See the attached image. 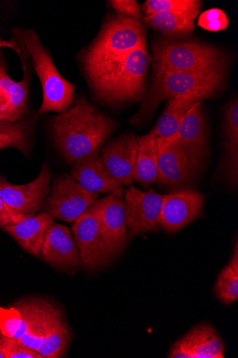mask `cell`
<instances>
[{"instance_id": "12", "label": "cell", "mask_w": 238, "mask_h": 358, "mask_svg": "<svg viewBox=\"0 0 238 358\" xmlns=\"http://www.w3.org/2000/svg\"><path fill=\"white\" fill-rule=\"evenodd\" d=\"M52 173L45 162L39 176L31 182L17 185L0 177V197L13 209L24 215H36L43 210L51 192Z\"/></svg>"}, {"instance_id": "18", "label": "cell", "mask_w": 238, "mask_h": 358, "mask_svg": "<svg viewBox=\"0 0 238 358\" xmlns=\"http://www.w3.org/2000/svg\"><path fill=\"white\" fill-rule=\"evenodd\" d=\"M71 176L90 192L120 198L124 196L126 190L124 186L111 176L98 153L89 155L75 162Z\"/></svg>"}, {"instance_id": "36", "label": "cell", "mask_w": 238, "mask_h": 358, "mask_svg": "<svg viewBox=\"0 0 238 358\" xmlns=\"http://www.w3.org/2000/svg\"><path fill=\"white\" fill-rule=\"evenodd\" d=\"M0 358H5L1 351H0Z\"/></svg>"}, {"instance_id": "10", "label": "cell", "mask_w": 238, "mask_h": 358, "mask_svg": "<svg viewBox=\"0 0 238 358\" xmlns=\"http://www.w3.org/2000/svg\"><path fill=\"white\" fill-rule=\"evenodd\" d=\"M124 197L128 238L160 229L164 195L153 189L146 192L130 185Z\"/></svg>"}, {"instance_id": "23", "label": "cell", "mask_w": 238, "mask_h": 358, "mask_svg": "<svg viewBox=\"0 0 238 358\" xmlns=\"http://www.w3.org/2000/svg\"><path fill=\"white\" fill-rule=\"evenodd\" d=\"M200 10L172 11L156 13L143 18L144 22L168 38L182 40L191 35L194 21Z\"/></svg>"}, {"instance_id": "17", "label": "cell", "mask_w": 238, "mask_h": 358, "mask_svg": "<svg viewBox=\"0 0 238 358\" xmlns=\"http://www.w3.org/2000/svg\"><path fill=\"white\" fill-rule=\"evenodd\" d=\"M224 344L209 324L197 325L172 348V358H223Z\"/></svg>"}, {"instance_id": "6", "label": "cell", "mask_w": 238, "mask_h": 358, "mask_svg": "<svg viewBox=\"0 0 238 358\" xmlns=\"http://www.w3.org/2000/svg\"><path fill=\"white\" fill-rule=\"evenodd\" d=\"M146 43L140 21L119 15L106 20L84 54L85 70L121 57Z\"/></svg>"}, {"instance_id": "4", "label": "cell", "mask_w": 238, "mask_h": 358, "mask_svg": "<svg viewBox=\"0 0 238 358\" xmlns=\"http://www.w3.org/2000/svg\"><path fill=\"white\" fill-rule=\"evenodd\" d=\"M156 73H225L228 59L219 49L195 41L161 38L152 47Z\"/></svg>"}, {"instance_id": "11", "label": "cell", "mask_w": 238, "mask_h": 358, "mask_svg": "<svg viewBox=\"0 0 238 358\" xmlns=\"http://www.w3.org/2000/svg\"><path fill=\"white\" fill-rule=\"evenodd\" d=\"M6 47L13 48L19 55L24 76L16 82L8 76L4 61H0V120L20 121L27 109L31 64L25 53L15 41L6 42Z\"/></svg>"}, {"instance_id": "35", "label": "cell", "mask_w": 238, "mask_h": 358, "mask_svg": "<svg viewBox=\"0 0 238 358\" xmlns=\"http://www.w3.org/2000/svg\"><path fill=\"white\" fill-rule=\"evenodd\" d=\"M4 42L5 41H3L0 40V61H1L3 59L2 57H1V56H2L1 49L3 48H4Z\"/></svg>"}, {"instance_id": "32", "label": "cell", "mask_w": 238, "mask_h": 358, "mask_svg": "<svg viewBox=\"0 0 238 358\" xmlns=\"http://www.w3.org/2000/svg\"><path fill=\"white\" fill-rule=\"evenodd\" d=\"M33 215L22 214L8 206L0 197V229L14 225Z\"/></svg>"}, {"instance_id": "33", "label": "cell", "mask_w": 238, "mask_h": 358, "mask_svg": "<svg viewBox=\"0 0 238 358\" xmlns=\"http://www.w3.org/2000/svg\"><path fill=\"white\" fill-rule=\"evenodd\" d=\"M7 148H15L23 152L24 155H27V153L30 151V149L15 139H9L0 141V150Z\"/></svg>"}, {"instance_id": "14", "label": "cell", "mask_w": 238, "mask_h": 358, "mask_svg": "<svg viewBox=\"0 0 238 358\" xmlns=\"http://www.w3.org/2000/svg\"><path fill=\"white\" fill-rule=\"evenodd\" d=\"M137 154V137L128 133L109 141L100 157L111 176L124 187L132 185Z\"/></svg>"}, {"instance_id": "5", "label": "cell", "mask_w": 238, "mask_h": 358, "mask_svg": "<svg viewBox=\"0 0 238 358\" xmlns=\"http://www.w3.org/2000/svg\"><path fill=\"white\" fill-rule=\"evenodd\" d=\"M225 73H156L149 92L139 112L130 123L142 124L155 112L158 104L197 90H209L218 92L223 87Z\"/></svg>"}, {"instance_id": "24", "label": "cell", "mask_w": 238, "mask_h": 358, "mask_svg": "<svg viewBox=\"0 0 238 358\" xmlns=\"http://www.w3.org/2000/svg\"><path fill=\"white\" fill-rule=\"evenodd\" d=\"M138 154L133 180L145 189L156 182L158 175V148L157 140L149 134L137 137Z\"/></svg>"}, {"instance_id": "26", "label": "cell", "mask_w": 238, "mask_h": 358, "mask_svg": "<svg viewBox=\"0 0 238 358\" xmlns=\"http://www.w3.org/2000/svg\"><path fill=\"white\" fill-rule=\"evenodd\" d=\"M215 292L219 300L225 304L235 302L238 299V250L237 243L230 262L221 273Z\"/></svg>"}, {"instance_id": "19", "label": "cell", "mask_w": 238, "mask_h": 358, "mask_svg": "<svg viewBox=\"0 0 238 358\" xmlns=\"http://www.w3.org/2000/svg\"><path fill=\"white\" fill-rule=\"evenodd\" d=\"M94 203L102 230L116 256L124 250L128 239L124 201L122 198L108 194Z\"/></svg>"}, {"instance_id": "31", "label": "cell", "mask_w": 238, "mask_h": 358, "mask_svg": "<svg viewBox=\"0 0 238 358\" xmlns=\"http://www.w3.org/2000/svg\"><path fill=\"white\" fill-rule=\"evenodd\" d=\"M109 3L119 15L140 22L143 20L140 6L135 0H112Z\"/></svg>"}, {"instance_id": "7", "label": "cell", "mask_w": 238, "mask_h": 358, "mask_svg": "<svg viewBox=\"0 0 238 358\" xmlns=\"http://www.w3.org/2000/svg\"><path fill=\"white\" fill-rule=\"evenodd\" d=\"M94 203L72 227L80 265L89 271L105 266L115 257L102 230Z\"/></svg>"}, {"instance_id": "16", "label": "cell", "mask_w": 238, "mask_h": 358, "mask_svg": "<svg viewBox=\"0 0 238 358\" xmlns=\"http://www.w3.org/2000/svg\"><path fill=\"white\" fill-rule=\"evenodd\" d=\"M41 258L58 270L75 272L79 268V251L67 227L55 222L50 227L45 235Z\"/></svg>"}, {"instance_id": "21", "label": "cell", "mask_w": 238, "mask_h": 358, "mask_svg": "<svg viewBox=\"0 0 238 358\" xmlns=\"http://www.w3.org/2000/svg\"><path fill=\"white\" fill-rule=\"evenodd\" d=\"M54 223L47 213L33 215L20 222L3 229L26 252L38 258L42 256V248L47 231Z\"/></svg>"}, {"instance_id": "9", "label": "cell", "mask_w": 238, "mask_h": 358, "mask_svg": "<svg viewBox=\"0 0 238 358\" xmlns=\"http://www.w3.org/2000/svg\"><path fill=\"white\" fill-rule=\"evenodd\" d=\"M158 148V185L172 191L192 188L204 166L203 162L180 147L156 139Z\"/></svg>"}, {"instance_id": "28", "label": "cell", "mask_w": 238, "mask_h": 358, "mask_svg": "<svg viewBox=\"0 0 238 358\" xmlns=\"http://www.w3.org/2000/svg\"><path fill=\"white\" fill-rule=\"evenodd\" d=\"M0 351L5 358H43L37 350L22 344L19 340L4 336L1 332Z\"/></svg>"}, {"instance_id": "3", "label": "cell", "mask_w": 238, "mask_h": 358, "mask_svg": "<svg viewBox=\"0 0 238 358\" xmlns=\"http://www.w3.org/2000/svg\"><path fill=\"white\" fill-rule=\"evenodd\" d=\"M16 43L25 52L34 71L40 79L43 101L39 113H64L73 104L76 86L64 79L57 69L49 51L36 31L15 27L12 31Z\"/></svg>"}, {"instance_id": "29", "label": "cell", "mask_w": 238, "mask_h": 358, "mask_svg": "<svg viewBox=\"0 0 238 358\" xmlns=\"http://www.w3.org/2000/svg\"><path fill=\"white\" fill-rule=\"evenodd\" d=\"M198 25L209 31H218L226 29L229 20L225 13L218 8H212L202 13L198 20Z\"/></svg>"}, {"instance_id": "2", "label": "cell", "mask_w": 238, "mask_h": 358, "mask_svg": "<svg viewBox=\"0 0 238 358\" xmlns=\"http://www.w3.org/2000/svg\"><path fill=\"white\" fill-rule=\"evenodd\" d=\"M150 62L145 43L121 57L85 71L96 99L118 105L141 99Z\"/></svg>"}, {"instance_id": "15", "label": "cell", "mask_w": 238, "mask_h": 358, "mask_svg": "<svg viewBox=\"0 0 238 358\" xmlns=\"http://www.w3.org/2000/svg\"><path fill=\"white\" fill-rule=\"evenodd\" d=\"M161 140L180 147L189 155L205 164L209 140L201 102L196 103L190 109L173 136Z\"/></svg>"}, {"instance_id": "34", "label": "cell", "mask_w": 238, "mask_h": 358, "mask_svg": "<svg viewBox=\"0 0 238 358\" xmlns=\"http://www.w3.org/2000/svg\"><path fill=\"white\" fill-rule=\"evenodd\" d=\"M9 139H15V138H13V137H11V136H8V135L0 134V141H6V140H9ZM15 140H16V139H15ZM16 141H17V140H16ZM19 142H20V141H19ZM20 143H21V142H20ZM22 144H23V143H22ZM23 145H24V144H23ZM24 145V146H26L25 145ZM26 147H27V148H28L29 149L30 148H29V147H27V146H26Z\"/></svg>"}, {"instance_id": "25", "label": "cell", "mask_w": 238, "mask_h": 358, "mask_svg": "<svg viewBox=\"0 0 238 358\" xmlns=\"http://www.w3.org/2000/svg\"><path fill=\"white\" fill-rule=\"evenodd\" d=\"M71 341V333L64 316L59 311L44 337L38 352L43 358L63 357Z\"/></svg>"}, {"instance_id": "1", "label": "cell", "mask_w": 238, "mask_h": 358, "mask_svg": "<svg viewBox=\"0 0 238 358\" xmlns=\"http://www.w3.org/2000/svg\"><path fill=\"white\" fill-rule=\"evenodd\" d=\"M51 127L57 147L70 164L101 148L115 129V122L83 97L55 116Z\"/></svg>"}, {"instance_id": "8", "label": "cell", "mask_w": 238, "mask_h": 358, "mask_svg": "<svg viewBox=\"0 0 238 358\" xmlns=\"http://www.w3.org/2000/svg\"><path fill=\"white\" fill-rule=\"evenodd\" d=\"M98 193L84 189L71 175L56 178L43 210L53 218L74 222L98 200Z\"/></svg>"}, {"instance_id": "30", "label": "cell", "mask_w": 238, "mask_h": 358, "mask_svg": "<svg viewBox=\"0 0 238 358\" xmlns=\"http://www.w3.org/2000/svg\"><path fill=\"white\" fill-rule=\"evenodd\" d=\"M29 123L26 121L15 122L0 120V134L10 136L30 148Z\"/></svg>"}, {"instance_id": "22", "label": "cell", "mask_w": 238, "mask_h": 358, "mask_svg": "<svg viewBox=\"0 0 238 358\" xmlns=\"http://www.w3.org/2000/svg\"><path fill=\"white\" fill-rule=\"evenodd\" d=\"M224 136L225 156L223 175L232 187L238 184V101H232L225 110Z\"/></svg>"}, {"instance_id": "20", "label": "cell", "mask_w": 238, "mask_h": 358, "mask_svg": "<svg viewBox=\"0 0 238 358\" xmlns=\"http://www.w3.org/2000/svg\"><path fill=\"white\" fill-rule=\"evenodd\" d=\"M217 92L202 90L176 97L170 101L156 126L149 133L156 139H167L177 131L190 109L198 102L209 99Z\"/></svg>"}, {"instance_id": "13", "label": "cell", "mask_w": 238, "mask_h": 358, "mask_svg": "<svg viewBox=\"0 0 238 358\" xmlns=\"http://www.w3.org/2000/svg\"><path fill=\"white\" fill-rule=\"evenodd\" d=\"M204 196L193 188L172 191L164 194L161 227L174 234L198 217L202 212Z\"/></svg>"}, {"instance_id": "27", "label": "cell", "mask_w": 238, "mask_h": 358, "mask_svg": "<svg viewBox=\"0 0 238 358\" xmlns=\"http://www.w3.org/2000/svg\"><path fill=\"white\" fill-rule=\"evenodd\" d=\"M201 2L198 0H147L143 6L145 16L156 13L200 10Z\"/></svg>"}]
</instances>
